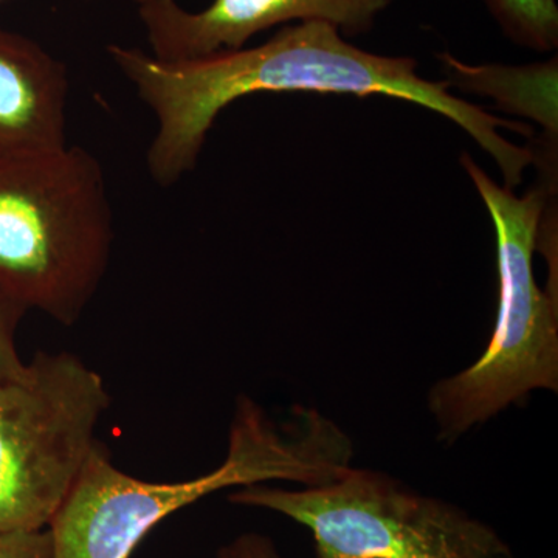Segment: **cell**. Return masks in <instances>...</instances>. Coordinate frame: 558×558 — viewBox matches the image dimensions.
<instances>
[{
	"label": "cell",
	"mask_w": 558,
	"mask_h": 558,
	"mask_svg": "<svg viewBox=\"0 0 558 558\" xmlns=\"http://www.w3.org/2000/svg\"><path fill=\"white\" fill-rule=\"evenodd\" d=\"M108 53L157 121L146 165L150 179L170 189L196 168L216 119L231 102L259 92L387 95L424 106L468 131L497 161L506 189L519 186L531 150L519 148L499 130L532 134L449 94L446 83L417 75L413 58H389L360 50L326 22L281 28L253 49L219 51L186 62H163L146 51L112 44Z\"/></svg>",
	"instance_id": "1"
},
{
	"label": "cell",
	"mask_w": 558,
	"mask_h": 558,
	"mask_svg": "<svg viewBox=\"0 0 558 558\" xmlns=\"http://www.w3.org/2000/svg\"><path fill=\"white\" fill-rule=\"evenodd\" d=\"M352 458L351 438L318 410L296 407L279 425L247 396L238 398L222 464L197 478H134L97 442L49 526L54 558H130L160 521L209 494L274 481L322 486L343 475Z\"/></svg>",
	"instance_id": "2"
},
{
	"label": "cell",
	"mask_w": 558,
	"mask_h": 558,
	"mask_svg": "<svg viewBox=\"0 0 558 558\" xmlns=\"http://www.w3.org/2000/svg\"><path fill=\"white\" fill-rule=\"evenodd\" d=\"M100 161L81 146L0 157V296L62 326L100 289L113 244Z\"/></svg>",
	"instance_id": "3"
},
{
	"label": "cell",
	"mask_w": 558,
	"mask_h": 558,
	"mask_svg": "<svg viewBox=\"0 0 558 558\" xmlns=\"http://www.w3.org/2000/svg\"><path fill=\"white\" fill-rule=\"evenodd\" d=\"M461 161L494 220L498 310L483 355L429 388L428 411L447 444L538 389H558L557 292L539 289L534 274L543 218L557 189L539 182L517 197L488 178L469 154Z\"/></svg>",
	"instance_id": "4"
},
{
	"label": "cell",
	"mask_w": 558,
	"mask_h": 558,
	"mask_svg": "<svg viewBox=\"0 0 558 558\" xmlns=\"http://www.w3.org/2000/svg\"><path fill=\"white\" fill-rule=\"evenodd\" d=\"M229 501L306 527L315 558H515L486 521L376 470L349 468L315 487L253 484Z\"/></svg>",
	"instance_id": "5"
},
{
	"label": "cell",
	"mask_w": 558,
	"mask_h": 558,
	"mask_svg": "<svg viewBox=\"0 0 558 558\" xmlns=\"http://www.w3.org/2000/svg\"><path fill=\"white\" fill-rule=\"evenodd\" d=\"M109 405L100 374L72 352H38L0 384V532L49 529Z\"/></svg>",
	"instance_id": "6"
},
{
	"label": "cell",
	"mask_w": 558,
	"mask_h": 558,
	"mask_svg": "<svg viewBox=\"0 0 558 558\" xmlns=\"http://www.w3.org/2000/svg\"><path fill=\"white\" fill-rule=\"evenodd\" d=\"M392 0H215L189 11L175 0L138 7L150 54L163 62H186L219 51L244 49L253 36L292 21L326 22L347 35L368 32Z\"/></svg>",
	"instance_id": "7"
},
{
	"label": "cell",
	"mask_w": 558,
	"mask_h": 558,
	"mask_svg": "<svg viewBox=\"0 0 558 558\" xmlns=\"http://www.w3.org/2000/svg\"><path fill=\"white\" fill-rule=\"evenodd\" d=\"M70 81L38 43L0 31V157L68 146Z\"/></svg>",
	"instance_id": "8"
},
{
	"label": "cell",
	"mask_w": 558,
	"mask_h": 558,
	"mask_svg": "<svg viewBox=\"0 0 558 558\" xmlns=\"http://www.w3.org/2000/svg\"><path fill=\"white\" fill-rule=\"evenodd\" d=\"M439 61L449 86L494 98L505 112L539 124L545 135L542 142L557 145V58L521 68L469 65L449 53L439 54Z\"/></svg>",
	"instance_id": "9"
},
{
	"label": "cell",
	"mask_w": 558,
	"mask_h": 558,
	"mask_svg": "<svg viewBox=\"0 0 558 558\" xmlns=\"http://www.w3.org/2000/svg\"><path fill=\"white\" fill-rule=\"evenodd\" d=\"M502 31L520 46L553 51L558 46L556 0H486Z\"/></svg>",
	"instance_id": "10"
},
{
	"label": "cell",
	"mask_w": 558,
	"mask_h": 558,
	"mask_svg": "<svg viewBox=\"0 0 558 558\" xmlns=\"http://www.w3.org/2000/svg\"><path fill=\"white\" fill-rule=\"evenodd\" d=\"M24 315L20 307L0 296V384L21 379L27 369L16 347V330Z\"/></svg>",
	"instance_id": "11"
},
{
	"label": "cell",
	"mask_w": 558,
	"mask_h": 558,
	"mask_svg": "<svg viewBox=\"0 0 558 558\" xmlns=\"http://www.w3.org/2000/svg\"><path fill=\"white\" fill-rule=\"evenodd\" d=\"M0 558H54L50 529L0 532Z\"/></svg>",
	"instance_id": "12"
},
{
	"label": "cell",
	"mask_w": 558,
	"mask_h": 558,
	"mask_svg": "<svg viewBox=\"0 0 558 558\" xmlns=\"http://www.w3.org/2000/svg\"><path fill=\"white\" fill-rule=\"evenodd\" d=\"M216 558H284L267 535L245 532L219 548Z\"/></svg>",
	"instance_id": "13"
},
{
	"label": "cell",
	"mask_w": 558,
	"mask_h": 558,
	"mask_svg": "<svg viewBox=\"0 0 558 558\" xmlns=\"http://www.w3.org/2000/svg\"><path fill=\"white\" fill-rule=\"evenodd\" d=\"M135 3H138V7L140 5H143V3H148L150 2V0H134Z\"/></svg>",
	"instance_id": "14"
},
{
	"label": "cell",
	"mask_w": 558,
	"mask_h": 558,
	"mask_svg": "<svg viewBox=\"0 0 558 558\" xmlns=\"http://www.w3.org/2000/svg\"><path fill=\"white\" fill-rule=\"evenodd\" d=\"M0 2H2V0H0Z\"/></svg>",
	"instance_id": "15"
}]
</instances>
